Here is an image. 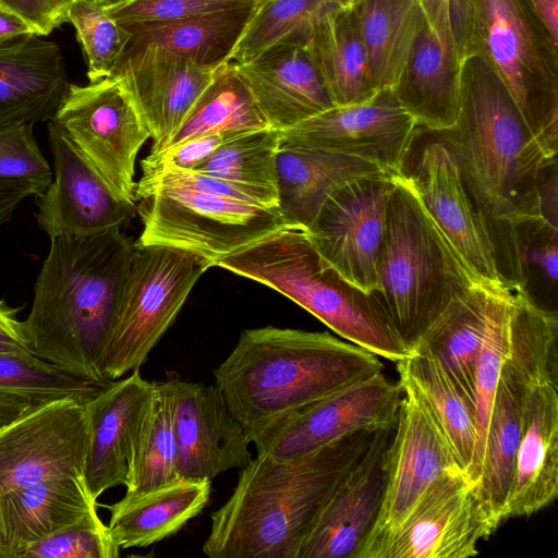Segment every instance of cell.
<instances>
[{
  "instance_id": "6da1fadb",
  "label": "cell",
  "mask_w": 558,
  "mask_h": 558,
  "mask_svg": "<svg viewBox=\"0 0 558 558\" xmlns=\"http://www.w3.org/2000/svg\"><path fill=\"white\" fill-rule=\"evenodd\" d=\"M457 123L435 133L452 151L465 186L505 265L510 228L541 215L539 187L550 163L497 73L478 56L462 62Z\"/></svg>"
},
{
  "instance_id": "7a4b0ae2",
  "label": "cell",
  "mask_w": 558,
  "mask_h": 558,
  "mask_svg": "<svg viewBox=\"0 0 558 558\" xmlns=\"http://www.w3.org/2000/svg\"><path fill=\"white\" fill-rule=\"evenodd\" d=\"M376 430L352 432L294 460L257 454L211 513L203 553L210 558H299L325 505Z\"/></svg>"
},
{
  "instance_id": "3957f363",
  "label": "cell",
  "mask_w": 558,
  "mask_h": 558,
  "mask_svg": "<svg viewBox=\"0 0 558 558\" xmlns=\"http://www.w3.org/2000/svg\"><path fill=\"white\" fill-rule=\"evenodd\" d=\"M134 242L121 229L51 239L24 320L34 354L106 385L102 359Z\"/></svg>"
},
{
  "instance_id": "277c9868",
  "label": "cell",
  "mask_w": 558,
  "mask_h": 558,
  "mask_svg": "<svg viewBox=\"0 0 558 558\" xmlns=\"http://www.w3.org/2000/svg\"><path fill=\"white\" fill-rule=\"evenodd\" d=\"M383 369L376 354L328 332L265 326L241 332L214 378L248 436Z\"/></svg>"
},
{
  "instance_id": "5b68a950",
  "label": "cell",
  "mask_w": 558,
  "mask_h": 558,
  "mask_svg": "<svg viewBox=\"0 0 558 558\" xmlns=\"http://www.w3.org/2000/svg\"><path fill=\"white\" fill-rule=\"evenodd\" d=\"M283 294L336 333L377 356L399 362L412 354L374 293L327 264L305 229L286 228L217 264Z\"/></svg>"
},
{
  "instance_id": "8992f818",
  "label": "cell",
  "mask_w": 558,
  "mask_h": 558,
  "mask_svg": "<svg viewBox=\"0 0 558 558\" xmlns=\"http://www.w3.org/2000/svg\"><path fill=\"white\" fill-rule=\"evenodd\" d=\"M463 56L501 78L548 158L558 153V45L527 0H452Z\"/></svg>"
},
{
  "instance_id": "52a82bcc",
  "label": "cell",
  "mask_w": 558,
  "mask_h": 558,
  "mask_svg": "<svg viewBox=\"0 0 558 558\" xmlns=\"http://www.w3.org/2000/svg\"><path fill=\"white\" fill-rule=\"evenodd\" d=\"M471 283L421 206L407 173L397 174L374 294L412 351Z\"/></svg>"
},
{
  "instance_id": "ba28073f",
  "label": "cell",
  "mask_w": 558,
  "mask_h": 558,
  "mask_svg": "<svg viewBox=\"0 0 558 558\" xmlns=\"http://www.w3.org/2000/svg\"><path fill=\"white\" fill-rule=\"evenodd\" d=\"M208 268L182 250L134 244L102 359L106 380L140 369Z\"/></svg>"
},
{
  "instance_id": "9c48e42d",
  "label": "cell",
  "mask_w": 558,
  "mask_h": 558,
  "mask_svg": "<svg viewBox=\"0 0 558 558\" xmlns=\"http://www.w3.org/2000/svg\"><path fill=\"white\" fill-rule=\"evenodd\" d=\"M142 231L136 246L189 252L209 267L280 230L290 228L278 206L267 207L216 194L162 187L140 201Z\"/></svg>"
},
{
  "instance_id": "30bf717a",
  "label": "cell",
  "mask_w": 558,
  "mask_h": 558,
  "mask_svg": "<svg viewBox=\"0 0 558 558\" xmlns=\"http://www.w3.org/2000/svg\"><path fill=\"white\" fill-rule=\"evenodd\" d=\"M50 122L118 197L135 202V160L150 134L121 75L70 83Z\"/></svg>"
},
{
  "instance_id": "8fae6325",
  "label": "cell",
  "mask_w": 558,
  "mask_h": 558,
  "mask_svg": "<svg viewBox=\"0 0 558 558\" xmlns=\"http://www.w3.org/2000/svg\"><path fill=\"white\" fill-rule=\"evenodd\" d=\"M396 175L363 177L341 185L305 229L322 258L367 293L378 291V264Z\"/></svg>"
},
{
  "instance_id": "7c38bea8",
  "label": "cell",
  "mask_w": 558,
  "mask_h": 558,
  "mask_svg": "<svg viewBox=\"0 0 558 558\" xmlns=\"http://www.w3.org/2000/svg\"><path fill=\"white\" fill-rule=\"evenodd\" d=\"M403 390L384 373L336 391L247 436L257 454L294 460L355 430L393 428Z\"/></svg>"
},
{
  "instance_id": "4fadbf2b",
  "label": "cell",
  "mask_w": 558,
  "mask_h": 558,
  "mask_svg": "<svg viewBox=\"0 0 558 558\" xmlns=\"http://www.w3.org/2000/svg\"><path fill=\"white\" fill-rule=\"evenodd\" d=\"M498 526L476 483L453 469L427 489L402 524L368 558H468Z\"/></svg>"
},
{
  "instance_id": "5bb4252c",
  "label": "cell",
  "mask_w": 558,
  "mask_h": 558,
  "mask_svg": "<svg viewBox=\"0 0 558 558\" xmlns=\"http://www.w3.org/2000/svg\"><path fill=\"white\" fill-rule=\"evenodd\" d=\"M87 401L36 404L0 430V495L58 477H85Z\"/></svg>"
},
{
  "instance_id": "9a60e30c",
  "label": "cell",
  "mask_w": 558,
  "mask_h": 558,
  "mask_svg": "<svg viewBox=\"0 0 558 558\" xmlns=\"http://www.w3.org/2000/svg\"><path fill=\"white\" fill-rule=\"evenodd\" d=\"M421 206L472 282L499 284L502 279L486 222L463 181L457 159L436 135L407 174Z\"/></svg>"
},
{
  "instance_id": "2e32d148",
  "label": "cell",
  "mask_w": 558,
  "mask_h": 558,
  "mask_svg": "<svg viewBox=\"0 0 558 558\" xmlns=\"http://www.w3.org/2000/svg\"><path fill=\"white\" fill-rule=\"evenodd\" d=\"M418 125L391 88L362 104L335 106L281 132V143L360 158L404 173Z\"/></svg>"
},
{
  "instance_id": "e0dca14e",
  "label": "cell",
  "mask_w": 558,
  "mask_h": 558,
  "mask_svg": "<svg viewBox=\"0 0 558 558\" xmlns=\"http://www.w3.org/2000/svg\"><path fill=\"white\" fill-rule=\"evenodd\" d=\"M425 24L391 88L418 126L429 132L451 129L460 111L464 59L452 0H421Z\"/></svg>"
},
{
  "instance_id": "ac0fdd59",
  "label": "cell",
  "mask_w": 558,
  "mask_h": 558,
  "mask_svg": "<svg viewBox=\"0 0 558 558\" xmlns=\"http://www.w3.org/2000/svg\"><path fill=\"white\" fill-rule=\"evenodd\" d=\"M53 180L37 196V223L50 239L87 238L122 229L137 214L135 202L118 197L63 133L50 122Z\"/></svg>"
},
{
  "instance_id": "d6986e66",
  "label": "cell",
  "mask_w": 558,
  "mask_h": 558,
  "mask_svg": "<svg viewBox=\"0 0 558 558\" xmlns=\"http://www.w3.org/2000/svg\"><path fill=\"white\" fill-rule=\"evenodd\" d=\"M393 429L387 447L383 505L359 558H368L402 524L439 476L460 469L428 414L408 391H403Z\"/></svg>"
},
{
  "instance_id": "ffe728a7",
  "label": "cell",
  "mask_w": 558,
  "mask_h": 558,
  "mask_svg": "<svg viewBox=\"0 0 558 558\" xmlns=\"http://www.w3.org/2000/svg\"><path fill=\"white\" fill-rule=\"evenodd\" d=\"M166 378L173 398L179 476L211 481L246 466L253 459L251 442L218 387L183 380L173 373Z\"/></svg>"
},
{
  "instance_id": "44dd1931",
  "label": "cell",
  "mask_w": 558,
  "mask_h": 558,
  "mask_svg": "<svg viewBox=\"0 0 558 558\" xmlns=\"http://www.w3.org/2000/svg\"><path fill=\"white\" fill-rule=\"evenodd\" d=\"M376 430L322 510L299 558H359L377 522L386 487L391 430Z\"/></svg>"
},
{
  "instance_id": "7402d4cb",
  "label": "cell",
  "mask_w": 558,
  "mask_h": 558,
  "mask_svg": "<svg viewBox=\"0 0 558 558\" xmlns=\"http://www.w3.org/2000/svg\"><path fill=\"white\" fill-rule=\"evenodd\" d=\"M216 70L161 49L122 54L113 73L123 78L149 131L150 151L168 146Z\"/></svg>"
},
{
  "instance_id": "603a6c76",
  "label": "cell",
  "mask_w": 558,
  "mask_h": 558,
  "mask_svg": "<svg viewBox=\"0 0 558 558\" xmlns=\"http://www.w3.org/2000/svg\"><path fill=\"white\" fill-rule=\"evenodd\" d=\"M153 381L140 369L110 380L87 401L88 446L84 476L97 501L106 490L128 482L130 458L147 412Z\"/></svg>"
},
{
  "instance_id": "cb8c5ba5",
  "label": "cell",
  "mask_w": 558,
  "mask_h": 558,
  "mask_svg": "<svg viewBox=\"0 0 558 558\" xmlns=\"http://www.w3.org/2000/svg\"><path fill=\"white\" fill-rule=\"evenodd\" d=\"M235 66L272 129L288 130L335 107L306 45H277Z\"/></svg>"
},
{
  "instance_id": "d4e9b609",
  "label": "cell",
  "mask_w": 558,
  "mask_h": 558,
  "mask_svg": "<svg viewBox=\"0 0 558 558\" xmlns=\"http://www.w3.org/2000/svg\"><path fill=\"white\" fill-rule=\"evenodd\" d=\"M69 85L53 41L29 34L0 43V125L51 121Z\"/></svg>"
},
{
  "instance_id": "484cf974",
  "label": "cell",
  "mask_w": 558,
  "mask_h": 558,
  "mask_svg": "<svg viewBox=\"0 0 558 558\" xmlns=\"http://www.w3.org/2000/svg\"><path fill=\"white\" fill-rule=\"evenodd\" d=\"M558 494L557 384L526 388L522 433L505 518L529 517L551 504Z\"/></svg>"
},
{
  "instance_id": "4316f807",
  "label": "cell",
  "mask_w": 558,
  "mask_h": 558,
  "mask_svg": "<svg viewBox=\"0 0 558 558\" xmlns=\"http://www.w3.org/2000/svg\"><path fill=\"white\" fill-rule=\"evenodd\" d=\"M85 477L58 476L0 495V558H21L40 539L97 510Z\"/></svg>"
},
{
  "instance_id": "83f0119b",
  "label": "cell",
  "mask_w": 558,
  "mask_h": 558,
  "mask_svg": "<svg viewBox=\"0 0 558 558\" xmlns=\"http://www.w3.org/2000/svg\"><path fill=\"white\" fill-rule=\"evenodd\" d=\"M378 174L391 173L360 158L280 142L278 208L290 228L306 229L335 190L355 179Z\"/></svg>"
},
{
  "instance_id": "f1b7e54d",
  "label": "cell",
  "mask_w": 558,
  "mask_h": 558,
  "mask_svg": "<svg viewBox=\"0 0 558 558\" xmlns=\"http://www.w3.org/2000/svg\"><path fill=\"white\" fill-rule=\"evenodd\" d=\"M208 480L182 478L136 494L112 505L109 531L120 549L147 547L178 533L198 515L210 497Z\"/></svg>"
},
{
  "instance_id": "f546056e",
  "label": "cell",
  "mask_w": 558,
  "mask_h": 558,
  "mask_svg": "<svg viewBox=\"0 0 558 558\" xmlns=\"http://www.w3.org/2000/svg\"><path fill=\"white\" fill-rule=\"evenodd\" d=\"M397 371L402 390L425 410L469 476L477 442L474 399L427 353L414 351L397 362Z\"/></svg>"
},
{
  "instance_id": "4dcf8cb0",
  "label": "cell",
  "mask_w": 558,
  "mask_h": 558,
  "mask_svg": "<svg viewBox=\"0 0 558 558\" xmlns=\"http://www.w3.org/2000/svg\"><path fill=\"white\" fill-rule=\"evenodd\" d=\"M504 283L469 284L413 349L434 356L474 401L476 363L493 300Z\"/></svg>"
},
{
  "instance_id": "1f68e13d",
  "label": "cell",
  "mask_w": 558,
  "mask_h": 558,
  "mask_svg": "<svg viewBox=\"0 0 558 558\" xmlns=\"http://www.w3.org/2000/svg\"><path fill=\"white\" fill-rule=\"evenodd\" d=\"M260 1L162 24L121 26L131 35L123 53L161 49L183 56L202 68L216 70L231 62L233 51Z\"/></svg>"
},
{
  "instance_id": "d6a6232c",
  "label": "cell",
  "mask_w": 558,
  "mask_h": 558,
  "mask_svg": "<svg viewBox=\"0 0 558 558\" xmlns=\"http://www.w3.org/2000/svg\"><path fill=\"white\" fill-rule=\"evenodd\" d=\"M306 47L335 106L362 104L376 95L352 5L327 11Z\"/></svg>"
},
{
  "instance_id": "836d02e7",
  "label": "cell",
  "mask_w": 558,
  "mask_h": 558,
  "mask_svg": "<svg viewBox=\"0 0 558 558\" xmlns=\"http://www.w3.org/2000/svg\"><path fill=\"white\" fill-rule=\"evenodd\" d=\"M375 89L397 83L425 24L421 0H359L352 4Z\"/></svg>"
},
{
  "instance_id": "e575fe53",
  "label": "cell",
  "mask_w": 558,
  "mask_h": 558,
  "mask_svg": "<svg viewBox=\"0 0 558 558\" xmlns=\"http://www.w3.org/2000/svg\"><path fill=\"white\" fill-rule=\"evenodd\" d=\"M526 388L524 383L501 367L477 482L483 500L497 526L506 520L505 512L522 433V403Z\"/></svg>"
},
{
  "instance_id": "d590c367",
  "label": "cell",
  "mask_w": 558,
  "mask_h": 558,
  "mask_svg": "<svg viewBox=\"0 0 558 558\" xmlns=\"http://www.w3.org/2000/svg\"><path fill=\"white\" fill-rule=\"evenodd\" d=\"M280 142L279 130L250 131L226 142L193 170L235 185L263 206L275 207Z\"/></svg>"
},
{
  "instance_id": "8d00e7d4",
  "label": "cell",
  "mask_w": 558,
  "mask_h": 558,
  "mask_svg": "<svg viewBox=\"0 0 558 558\" xmlns=\"http://www.w3.org/2000/svg\"><path fill=\"white\" fill-rule=\"evenodd\" d=\"M558 318L513 284L509 350L504 367L527 386L558 384Z\"/></svg>"
},
{
  "instance_id": "74e56055",
  "label": "cell",
  "mask_w": 558,
  "mask_h": 558,
  "mask_svg": "<svg viewBox=\"0 0 558 558\" xmlns=\"http://www.w3.org/2000/svg\"><path fill=\"white\" fill-rule=\"evenodd\" d=\"M179 477L173 398L166 378L153 381L150 402L131 452L125 494L146 492Z\"/></svg>"
},
{
  "instance_id": "f35d334b",
  "label": "cell",
  "mask_w": 558,
  "mask_h": 558,
  "mask_svg": "<svg viewBox=\"0 0 558 558\" xmlns=\"http://www.w3.org/2000/svg\"><path fill=\"white\" fill-rule=\"evenodd\" d=\"M265 128L270 126L248 86L235 63L228 62L215 71L213 80L168 146L217 132H247Z\"/></svg>"
},
{
  "instance_id": "ab89813d",
  "label": "cell",
  "mask_w": 558,
  "mask_h": 558,
  "mask_svg": "<svg viewBox=\"0 0 558 558\" xmlns=\"http://www.w3.org/2000/svg\"><path fill=\"white\" fill-rule=\"evenodd\" d=\"M557 277L558 225L541 215L514 221L509 233L504 280L518 286L538 304L541 294H556Z\"/></svg>"
},
{
  "instance_id": "60d3db41",
  "label": "cell",
  "mask_w": 558,
  "mask_h": 558,
  "mask_svg": "<svg viewBox=\"0 0 558 558\" xmlns=\"http://www.w3.org/2000/svg\"><path fill=\"white\" fill-rule=\"evenodd\" d=\"M335 7L322 0H262L231 61H248L281 44L307 45L317 21Z\"/></svg>"
},
{
  "instance_id": "b9f144b4",
  "label": "cell",
  "mask_w": 558,
  "mask_h": 558,
  "mask_svg": "<svg viewBox=\"0 0 558 558\" xmlns=\"http://www.w3.org/2000/svg\"><path fill=\"white\" fill-rule=\"evenodd\" d=\"M513 284L506 282L495 294L475 369L477 442L469 478L481 477L485 440L500 371L509 350V320Z\"/></svg>"
},
{
  "instance_id": "7bdbcfd3",
  "label": "cell",
  "mask_w": 558,
  "mask_h": 558,
  "mask_svg": "<svg viewBox=\"0 0 558 558\" xmlns=\"http://www.w3.org/2000/svg\"><path fill=\"white\" fill-rule=\"evenodd\" d=\"M104 386L73 376L34 353H0V393L37 403L64 398L88 401Z\"/></svg>"
},
{
  "instance_id": "ee69618b",
  "label": "cell",
  "mask_w": 558,
  "mask_h": 558,
  "mask_svg": "<svg viewBox=\"0 0 558 558\" xmlns=\"http://www.w3.org/2000/svg\"><path fill=\"white\" fill-rule=\"evenodd\" d=\"M87 61L89 82L108 77L116 71L131 39L107 13L106 7L85 0H73L68 12Z\"/></svg>"
},
{
  "instance_id": "f6af8a7d",
  "label": "cell",
  "mask_w": 558,
  "mask_h": 558,
  "mask_svg": "<svg viewBox=\"0 0 558 558\" xmlns=\"http://www.w3.org/2000/svg\"><path fill=\"white\" fill-rule=\"evenodd\" d=\"M120 547L97 510L27 547L21 558H117Z\"/></svg>"
},
{
  "instance_id": "bcb514c9",
  "label": "cell",
  "mask_w": 558,
  "mask_h": 558,
  "mask_svg": "<svg viewBox=\"0 0 558 558\" xmlns=\"http://www.w3.org/2000/svg\"><path fill=\"white\" fill-rule=\"evenodd\" d=\"M260 0H125L107 7L120 26L162 24L252 5Z\"/></svg>"
},
{
  "instance_id": "7dc6e473",
  "label": "cell",
  "mask_w": 558,
  "mask_h": 558,
  "mask_svg": "<svg viewBox=\"0 0 558 558\" xmlns=\"http://www.w3.org/2000/svg\"><path fill=\"white\" fill-rule=\"evenodd\" d=\"M33 126L31 122L0 125V178L28 179L48 186L51 167L37 145Z\"/></svg>"
},
{
  "instance_id": "c3c4849f",
  "label": "cell",
  "mask_w": 558,
  "mask_h": 558,
  "mask_svg": "<svg viewBox=\"0 0 558 558\" xmlns=\"http://www.w3.org/2000/svg\"><path fill=\"white\" fill-rule=\"evenodd\" d=\"M246 132H217L191 138L158 151H150L149 155L141 161L142 172L145 173L166 168L193 170L226 142Z\"/></svg>"
},
{
  "instance_id": "681fc988",
  "label": "cell",
  "mask_w": 558,
  "mask_h": 558,
  "mask_svg": "<svg viewBox=\"0 0 558 558\" xmlns=\"http://www.w3.org/2000/svg\"><path fill=\"white\" fill-rule=\"evenodd\" d=\"M73 0H0V7L27 22L38 36H46L68 22Z\"/></svg>"
},
{
  "instance_id": "f907efd6",
  "label": "cell",
  "mask_w": 558,
  "mask_h": 558,
  "mask_svg": "<svg viewBox=\"0 0 558 558\" xmlns=\"http://www.w3.org/2000/svg\"><path fill=\"white\" fill-rule=\"evenodd\" d=\"M21 310L0 298V353H34L24 320L19 319Z\"/></svg>"
},
{
  "instance_id": "816d5d0a",
  "label": "cell",
  "mask_w": 558,
  "mask_h": 558,
  "mask_svg": "<svg viewBox=\"0 0 558 558\" xmlns=\"http://www.w3.org/2000/svg\"><path fill=\"white\" fill-rule=\"evenodd\" d=\"M46 185L28 179L0 178V227L9 222L20 203L46 190Z\"/></svg>"
},
{
  "instance_id": "f5cc1de1",
  "label": "cell",
  "mask_w": 558,
  "mask_h": 558,
  "mask_svg": "<svg viewBox=\"0 0 558 558\" xmlns=\"http://www.w3.org/2000/svg\"><path fill=\"white\" fill-rule=\"evenodd\" d=\"M36 404L39 403L24 397L0 393V430Z\"/></svg>"
},
{
  "instance_id": "db71d44e",
  "label": "cell",
  "mask_w": 558,
  "mask_h": 558,
  "mask_svg": "<svg viewBox=\"0 0 558 558\" xmlns=\"http://www.w3.org/2000/svg\"><path fill=\"white\" fill-rule=\"evenodd\" d=\"M533 11L558 45V0H527Z\"/></svg>"
},
{
  "instance_id": "11a10c76",
  "label": "cell",
  "mask_w": 558,
  "mask_h": 558,
  "mask_svg": "<svg viewBox=\"0 0 558 558\" xmlns=\"http://www.w3.org/2000/svg\"><path fill=\"white\" fill-rule=\"evenodd\" d=\"M29 34L37 35L27 22L0 7V43Z\"/></svg>"
},
{
  "instance_id": "9f6ffc18",
  "label": "cell",
  "mask_w": 558,
  "mask_h": 558,
  "mask_svg": "<svg viewBox=\"0 0 558 558\" xmlns=\"http://www.w3.org/2000/svg\"><path fill=\"white\" fill-rule=\"evenodd\" d=\"M322 1L335 4V5H339V7H348V5L354 4L359 0H322Z\"/></svg>"
},
{
  "instance_id": "6f0895ef",
  "label": "cell",
  "mask_w": 558,
  "mask_h": 558,
  "mask_svg": "<svg viewBox=\"0 0 558 558\" xmlns=\"http://www.w3.org/2000/svg\"><path fill=\"white\" fill-rule=\"evenodd\" d=\"M85 1H90V2L100 4V5H104L107 8V7L123 2L125 0H85Z\"/></svg>"
}]
</instances>
